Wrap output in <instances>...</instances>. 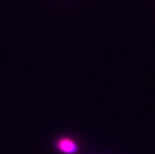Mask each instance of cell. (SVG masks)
<instances>
[{
    "mask_svg": "<svg viewBox=\"0 0 155 154\" xmlns=\"http://www.w3.org/2000/svg\"><path fill=\"white\" fill-rule=\"evenodd\" d=\"M57 148L61 152L64 154H75L78 150V146L76 142L69 137H62L59 139Z\"/></svg>",
    "mask_w": 155,
    "mask_h": 154,
    "instance_id": "cell-1",
    "label": "cell"
}]
</instances>
